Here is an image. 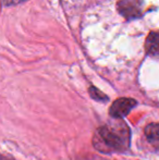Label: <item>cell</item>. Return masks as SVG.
<instances>
[{"label": "cell", "instance_id": "cell-1", "mask_svg": "<svg viewBox=\"0 0 159 160\" xmlns=\"http://www.w3.org/2000/svg\"><path fill=\"white\" fill-rule=\"evenodd\" d=\"M129 128L121 121L104 125L98 128L94 144L102 143L104 148L122 150L129 145Z\"/></svg>", "mask_w": 159, "mask_h": 160}, {"label": "cell", "instance_id": "cell-2", "mask_svg": "<svg viewBox=\"0 0 159 160\" xmlns=\"http://www.w3.org/2000/svg\"><path fill=\"white\" fill-rule=\"evenodd\" d=\"M142 0H120L118 3V10L123 17L132 20L142 14Z\"/></svg>", "mask_w": 159, "mask_h": 160}, {"label": "cell", "instance_id": "cell-3", "mask_svg": "<svg viewBox=\"0 0 159 160\" xmlns=\"http://www.w3.org/2000/svg\"><path fill=\"white\" fill-rule=\"evenodd\" d=\"M136 105V101L131 98H120L117 99L109 109V113L116 119L125 117Z\"/></svg>", "mask_w": 159, "mask_h": 160}, {"label": "cell", "instance_id": "cell-4", "mask_svg": "<svg viewBox=\"0 0 159 160\" xmlns=\"http://www.w3.org/2000/svg\"><path fill=\"white\" fill-rule=\"evenodd\" d=\"M145 48L149 56L159 57V32L149 34L145 42Z\"/></svg>", "mask_w": 159, "mask_h": 160}, {"label": "cell", "instance_id": "cell-5", "mask_svg": "<svg viewBox=\"0 0 159 160\" xmlns=\"http://www.w3.org/2000/svg\"><path fill=\"white\" fill-rule=\"evenodd\" d=\"M145 135L153 145L159 147V124L152 123L145 128Z\"/></svg>", "mask_w": 159, "mask_h": 160}, {"label": "cell", "instance_id": "cell-6", "mask_svg": "<svg viewBox=\"0 0 159 160\" xmlns=\"http://www.w3.org/2000/svg\"><path fill=\"white\" fill-rule=\"evenodd\" d=\"M89 92H91V95H92V97H93L94 99H97V100H102V99H106V96H105L104 94H102L99 91H98V89L94 88V87H92Z\"/></svg>", "mask_w": 159, "mask_h": 160}, {"label": "cell", "instance_id": "cell-7", "mask_svg": "<svg viewBox=\"0 0 159 160\" xmlns=\"http://www.w3.org/2000/svg\"><path fill=\"white\" fill-rule=\"evenodd\" d=\"M22 1H24V0H4V4L6 6H12V4H17Z\"/></svg>", "mask_w": 159, "mask_h": 160}]
</instances>
